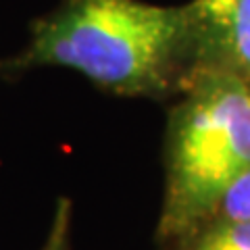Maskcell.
Here are the masks:
<instances>
[{"label": "cell", "instance_id": "5b68a950", "mask_svg": "<svg viewBox=\"0 0 250 250\" xmlns=\"http://www.w3.org/2000/svg\"><path fill=\"white\" fill-rule=\"evenodd\" d=\"M213 219H225V221H248L250 219V169L225 192Z\"/></svg>", "mask_w": 250, "mask_h": 250}, {"label": "cell", "instance_id": "3957f363", "mask_svg": "<svg viewBox=\"0 0 250 250\" xmlns=\"http://www.w3.org/2000/svg\"><path fill=\"white\" fill-rule=\"evenodd\" d=\"M205 21L208 67L250 83V0H196Z\"/></svg>", "mask_w": 250, "mask_h": 250}, {"label": "cell", "instance_id": "8992f818", "mask_svg": "<svg viewBox=\"0 0 250 250\" xmlns=\"http://www.w3.org/2000/svg\"><path fill=\"white\" fill-rule=\"evenodd\" d=\"M71 200L61 196L52 213V221L40 250H71Z\"/></svg>", "mask_w": 250, "mask_h": 250}, {"label": "cell", "instance_id": "277c9868", "mask_svg": "<svg viewBox=\"0 0 250 250\" xmlns=\"http://www.w3.org/2000/svg\"><path fill=\"white\" fill-rule=\"evenodd\" d=\"M167 250H250V219L225 221L213 219L182 240L167 244Z\"/></svg>", "mask_w": 250, "mask_h": 250}, {"label": "cell", "instance_id": "6da1fadb", "mask_svg": "<svg viewBox=\"0 0 250 250\" xmlns=\"http://www.w3.org/2000/svg\"><path fill=\"white\" fill-rule=\"evenodd\" d=\"M65 67L115 96H182L208 67L196 0L177 6L142 0H61L38 17L19 52L0 59V77Z\"/></svg>", "mask_w": 250, "mask_h": 250}, {"label": "cell", "instance_id": "7a4b0ae2", "mask_svg": "<svg viewBox=\"0 0 250 250\" xmlns=\"http://www.w3.org/2000/svg\"><path fill=\"white\" fill-rule=\"evenodd\" d=\"M248 169L250 83L228 69L202 67L167 119L156 240L173 244L208 223Z\"/></svg>", "mask_w": 250, "mask_h": 250}]
</instances>
